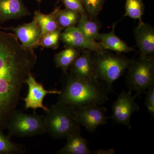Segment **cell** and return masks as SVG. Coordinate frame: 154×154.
I'll return each mask as SVG.
<instances>
[{
    "label": "cell",
    "mask_w": 154,
    "mask_h": 154,
    "mask_svg": "<svg viewBox=\"0 0 154 154\" xmlns=\"http://www.w3.org/2000/svg\"><path fill=\"white\" fill-rule=\"evenodd\" d=\"M107 109L98 105H86L75 109L76 120L89 132L95 131L99 125L107 123L110 118L106 115Z\"/></svg>",
    "instance_id": "cell-8"
},
{
    "label": "cell",
    "mask_w": 154,
    "mask_h": 154,
    "mask_svg": "<svg viewBox=\"0 0 154 154\" xmlns=\"http://www.w3.org/2000/svg\"><path fill=\"white\" fill-rule=\"evenodd\" d=\"M66 8L78 12L81 15L88 17L82 0H61Z\"/></svg>",
    "instance_id": "cell-25"
},
{
    "label": "cell",
    "mask_w": 154,
    "mask_h": 154,
    "mask_svg": "<svg viewBox=\"0 0 154 154\" xmlns=\"http://www.w3.org/2000/svg\"><path fill=\"white\" fill-rule=\"evenodd\" d=\"M92 51L82 50L70 66V70L76 74L85 79L97 80L94 73V66L92 56Z\"/></svg>",
    "instance_id": "cell-14"
},
{
    "label": "cell",
    "mask_w": 154,
    "mask_h": 154,
    "mask_svg": "<svg viewBox=\"0 0 154 154\" xmlns=\"http://www.w3.org/2000/svg\"><path fill=\"white\" fill-rule=\"evenodd\" d=\"M65 75L57 102L75 109L86 105H102L108 101V92L98 80L82 78L70 70Z\"/></svg>",
    "instance_id": "cell-2"
},
{
    "label": "cell",
    "mask_w": 154,
    "mask_h": 154,
    "mask_svg": "<svg viewBox=\"0 0 154 154\" xmlns=\"http://www.w3.org/2000/svg\"><path fill=\"white\" fill-rule=\"evenodd\" d=\"M125 9L124 17H128L135 20L138 19L140 22L143 21L142 17L145 9L143 0H126Z\"/></svg>",
    "instance_id": "cell-22"
},
{
    "label": "cell",
    "mask_w": 154,
    "mask_h": 154,
    "mask_svg": "<svg viewBox=\"0 0 154 154\" xmlns=\"http://www.w3.org/2000/svg\"><path fill=\"white\" fill-rule=\"evenodd\" d=\"M135 39L140 53L151 55L154 53V29L153 27L143 21L134 30Z\"/></svg>",
    "instance_id": "cell-12"
},
{
    "label": "cell",
    "mask_w": 154,
    "mask_h": 154,
    "mask_svg": "<svg viewBox=\"0 0 154 154\" xmlns=\"http://www.w3.org/2000/svg\"><path fill=\"white\" fill-rule=\"evenodd\" d=\"M10 136L28 137L45 133L44 116L34 112L28 114L16 110L8 124Z\"/></svg>",
    "instance_id": "cell-6"
},
{
    "label": "cell",
    "mask_w": 154,
    "mask_h": 154,
    "mask_svg": "<svg viewBox=\"0 0 154 154\" xmlns=\"http://www.w3.org/2000/svg\"><path fill=\"white\" fill-rule=\"evenodd\" d=\"M0 29L14 31L24 47L35 48L41 37V30L36 19L28 23H24L16 27L3 28Z\"/></svg>",
    "instance_id": "cell-11"
},
{
    "label": "cell",
    "mask_w": 154,
    "mask_h": 154,
    "mask_svg": "<svg viewBox=\"0 0 154 154\" xmlns=\"http://www.w3.org/2000/svg\"><path fill=\"white\" fill-rule=\"evenodd\" d=\"M37 1H38V2H40V1H41V0H37Z\"/></svg>",
    "instance_id": "cell-28"
},
{
    "label": "cell",
    "mask_w": 154,
    "mask_h": 154,
    "mask_svg": "<svg viewBox=\"0 0 154 154\" xmlns=\"http://www.w3.org/2000/svg\"><path fill=\"white\" fill-rule=\"evenodd\" d=\"M81 15L78 12L68 9H60L57 20L59 25L63 29L75 26L79 20Z\"/></svg>",
    "instance_id": "cell-21"
},
{
    "label": "cell",
    "mask_w": 154,
    "mask_h": 154,
    "mask_svg": "<svg viewBox=\"0 0 154 154\" xmlns=\"http://www.w3.org/2000/svg\"><path fill=\"white\" fill-rule=\"evenodd\" d=\"M63 29H60L51 32L41 37L36 47L42 46L46 48L57 49L59 47L60 36Z\"/></svg>",
    "instance_id": "cell-23"
},
{
    "label": "cell",
    "mask_w": 154,
    "mask_h": 154,
    "mask_svg": "<svg viewBox=\"0 0 154 154\" xmlns=\"http://www.w3.org/2000/svg\"><path fill=\"white\" fill-rule=\"evenodd\" d=\"M137 96H132L131 91H123L118 95L117 99L112 106L113 115L111 118L114 123L122 124L131 128V119L132 114L140 110V107L135 102Z\"/></svg>",
    "instance_id": "cell-7"
},
{
    "label": "cell",
    "mask_w": 154,
    "mask_h": 154,
    "mask_svg": "<svg viewBox=\"0 0 154 154\" xmlns=\"http://www.w3.org/2000/svg\"><path fill=\"white\" fill-rule=\"evenodd\" d=\"M92 56L95 77L107 92H113V82L123 75L132 59L128 58L120 54L109 52L107 50L92 51Z\"/></svg>",
    "instance_id": "cell-3"
},
{
    "label": "cell",
    "mask_w": 154,
    "mask_h": 154,
    "mask_svg": "<svg viewBox=\"0 0 154 154\" xmlns=\"http://www.w3.org/2000/svg\"><path fill=\"white\" fill-rule=\"evenodd\" d=\"M78 49L74 48L66 47L65 49L57 53L54 56L56 66L61 69L63 75L67 73L69 67L80 54L79 51Z\"/></svg>",
    "instance_id": "cell-18"
},
{
    "label": "cell",
    "mask_w": 154,
    "mask_h": 154,
    "mask_svg": "<svg viewBox=\"0 0 154 154\" xmlns=\"http://www.w3.org/2000/svg\"><path fill=\"white\" fill-rule=\"evenodd\" d=\"M60 40L66 47L90 50L93 52L105 50L101 42H97L96 40L88 38L75 26L65 28L63 32L61 33Z\"/></svg>",
    "instance_id": "cell-10"
},
{
    "label": "cell",
    "mask_w": 154,
    "mask_h": 154,
    "mask_svg": "<svg viewBox=\"0 0 154 154\" xmlns=\"http://www.w3.org/2000/svg\"><path fill=\"white\" fill-rule=\"evenodd\" d=\"M34 48L24 47L14 33L0 31V129L8 124L21 98L23 85L37 60Z\"/></svg>",
    "instance_id": "cell-1"
},
{
    "label": "cell",
    "mask_w": 154,
    "mask_h": 154,
    "mask_svg": "<svg viewBox=\"0 0 154 154\" xmlns=\"http://www.w3.org/2000/svg\"><path fill=\"white\" fill-rule=\"evenodd\" d=\"M0 129V154H21L26 152L25 148L11 140L10 136L7 135Z\"/></svg>",
    "instance_id": "cell-20"
},
{
    "label": "cell",
    "mask_w": 154,
    "mask_h": 154,
    "mask_svg": "<svg viewBox=\"0 0 154 154\" xmlns=\"http://www.w3.org/2000/svg\"><path fill=\"white\" fill-rule=\"evenodd\" d=\"M30 15L22 0H0V23Z\"/></svg>",
    "instance_id": "cell-13"
},
{
    "label": "cell",
    "mask_w": 154,
    "mask_h": 154,
    "mask_svg": "<svg viewBox=\"0 0 154 154\" xmlns=\"http://www.w3.org/2000/svg\"><path fill=\"white\" fill-rule=\"evenodd\" d=\"M145 94V104L150 115L151 118L153 119L154 117V85L149 88Z\"/></svg>",
    "instance_id": "cell-26"
},
{
    "label": "cell",
    "mask_w": 154,
    "mask_h": 154,
    "mask_svg": "<svg viewBox=\"0 0 154 154\" xmlns=\"http://www.w3.org/2000/svg\"><path fill=\"white\" fill-rule=\"evenodd\" d=\"M60 9L56 8L49 14H42L39 11H35L33 18L36 19L41 29V37L58 29H63L59 25L57 20Z\"/></svg>",
    "instance_id": "cell-17"
},
{
    "label": "cell",
    "mask_w": 154,
    "mask_h": 154,
    "mask_svg": "<svg viewBox=\"0 0 154 154\" xmlns=\"http://www.w3.org/2000/svg\"><path fill=\"white\" fill-rule=\"evenodd\" d=\"M89 19L96 20L102 11L105 0H82Z\"/></svg>",
    "instance_id": "cell-24"
},
{
    "label": "cell",
    "mask_w": 154,
    "mask_h": 154,
    "mask_svg": "<svg viewBox=\"0 0 154 154\" xmlns=\"http://www.w3.org/2000/svg\"><path fill=\"white\" fill-rule=\"evenodd\" d=\"M93 154H115V150L113 149H101L97 151L93 152Z\"/></svg>",
    "instance_id": "cell-27"
},
{
    "label": "cell",
    "mask_w": 154,
    "mask_h": 154,
    "mask_svg": "<svg viewBox=\"0 0 154 154\" xmlns=\"http://www.w3.org/2000/svg\"><path fill=\"white\" fill-rule=\"evenodd\" d=\"M28 86V93L25 98L23 99L25 102L26 109H33L34 112L36 109L41 108L45 111L48 110V108L43 105V100L45 96L48 94H60L61 91L47 90L45 89L42 84L36 82L34 77L30 74L25 81Z\"/></svg>",
    "instance_id": "cell-9"
},
{
    "label": "cell",
    "mask_w": 154,
    "mask_h": 154,
    "mask_svg": "<svg viewBox=\"0 0 154 154\" xmlns=\"http://www.w3.org/2000/svg\"><path fill=\"white\" fill-rule=\"evenodd\" d=\"M77 27L87 37L94 40H100V25L96 20H91L85 15H81Z\"/></svg>",
    "instance_id": "cell-19"
},
{
    "label": "cell",
    "mask_w": 154,
    "mask_h": 154,
    "mask_svg": "<svg viewBox=\"0 0 154 154\" xmlns=\"http://www.w3.org/2000/svg\"><path fill=\"white\" fill-rule=\"evenodd\" d=\"M45 133L54 139L66 138L80 131V125L76 120L75 109L57 102L45 111L44 116Z\"/></svg>",
    "instance_id": "cell-4"
},
{
    "label": "cell",
    "mask_w": 154,
    "mask_h": 154,
    "mask_svg": "<svg viewBox=\"0 0 154 154\" xmlns=\"http://www.w3.org/2000/svg\"><path fill=\"white\" fill-rule=\"evenodd\" d=\"M117 22L113 24L112 31L108 33L100 34V41L104 49L115 51L116 53L120 54L122 53L134 51L133 48L130 47L116 35L114 30Z\"/></svg>",
    "instance_id": "cell-16"
},
{
    "label": "cell",
    "mask_w": 154,
    "mask_h": 154,
    "mask_svg": "<svg viewBox=\"0 0 154 154\" xmlns=\"http://www.w3.org/2000/svg\"><path fill=\"white\" fill-rule=\"evenodd\" d=\"M65 145L57 152L58 154H91L93 152L88 147V142L81 135V131H76L66 137Z\"/></svg>",
    "instance_id": "cell-15"
},
{
    "label": "cell",
    "mask_w": 154,
    "mask_h": 154,
    "mask_svg": "<svg viewBox=\"0 0 154 154\" xmlns=\"http://www.w3.org/2000/svg\"><path fill=\"white\" fill-rule=\"evenodd\" d=\"M126 83L130 91L136 92L140 97L154 85V60L150 55L140 53L139 57L131 61L128 67Z\"/></svg>",
    "instance_id": "cell-5"
}]
</instances>
